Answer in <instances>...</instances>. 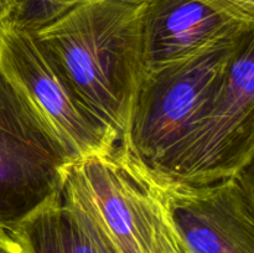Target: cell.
Returning a JSON list of instances; mask_svg holds the SVG:
<instances>
[{
  "instance_id": "cell-1",
  "label": "cell",
  "mask_w": 254,
  "mask_h": 253,
  "mask_svg": "<svg viewBox=\"0 0 254 253\" xmlns=\"http://www.w3.org/2000/svg\"><path fill=\"white\" fill-rule=\"evenodd\" d=\"M144 2L87 0L32 32L79 98L116 131L119 144L143 77Z\"/></svg>"
},
{
  "instance_id": "cell-12",
  "label": "cell",
  "mask_w": 254,
  "mask_h": 253,
  "mask_svg": "<svg viewBox=\"0 0 254 253\" xmlns=\"http://www.w3.org/2000/svg\"><path fill=\"white\" fill-rule=\"evenodd\" d=\"M0 253H29L16 226L0 223Z\"/></svg>"
},
{
  "instance_id": "cell-15",
  "label": "cell",
  "mask_w": 254,
  "mask_h": 253,
  "mask_svg": "<svg viewBox=\"0 0 254 253\" xmlns=\"http://www.w3.org/2000/svg\"><path fill=\"white\" fill-rule=\"evenodd\" d=\"M0 29H1V22H0Z\"/></svg>"
},
{
  "instance_id": "cell-9",
  "label": "cell",
  "mask_w": 254,
  "mask_h": 253,
  "mask_svg": "<svg viewBox=\"0 0 254 253\" xmlns=\"http://www.w3.org/2000/svg\"><path fill=\"white\" fill-rule=\"evenodd\" d=\"M15 226L29 253H107L62 193Z\"/></svg>"
},
{
  "instance_id": "cell-2",
  "label": "cell",
  "mask_w": 254,
  "mask_h": 253,
  "mask_svg": "<svg viewBox=\"0 0 254 253\" xmlns=\"http://www.w3.org/2000/svg\"><path fill=\"white\" fill-rule=\"evenodd\" d=\"M62 198L107 253H176L174 237L150 173L118 146L76 159Z\"/></svg>"
},
{
  "instance_id": "cell-4",
  "label": "cell",
  "mask_w": 254,
  "mask_h": 253,
  "mask_svg": "<svg viewBox=\"0 0 254 253\" xmlns=\"http://www.w3.org/2000/svg\"><path fill=\"white\" fill-rule=\"evenodd\" d=\"M253 156L254 30L242 37L222 83L158 180L207 185L245 170L253 164Z\"/></svg>"
},
{
  "instance_id": "cell-6",
  "label": "cell",
  "mask_w": 254,
  "mask_h": 253,
  "mask_svg": "<svg viewBox=\"0 0 254 253\" xmlns=\"http://www.w3.org/2000/svg\"><path fill=\"white\" fill-rule=\"evenodd\" d=\"M0 71L24 92L77 159L118 148L116 131L79 98L32 32L1 22Z\"/></svg>"
},
{
  "instance_id": "cell-3",
  "label": "cell",
  "mask_w": 254,
  "mask_h": 253,
  "mask_svg": "<svg viewBox=\"0 0 254 253\" xmlns=\"http://www.w3.org/2000/svg\"><path fill=\"white\" fill-rule=\"evenodd\" d=\"M246 34L143 74L119 146L154 178H164L188 130L222 83Z\"/></svg>"
},
{
  "instance_id": "cell-7",
  "label": "cell",
  "mask_w": 254,
  "mask_h": 253,
  "mask_svg": "<svg viewBox=\"0 0 254 253\" xmlns=\"http://www.w3.org/2000/svg\"><path fill=\"white\" fill-rule=\"evenodd\" d=\"M154 180L183 253H254L253 164L207 185Z\"/></svg>"
},
{
  "instance_id": "cell-14",
  "label": "cell",
  "mask_w": 254,
  "mask_h": 253,
  "mask_svg": "<svg viewBox=\"0 0 254 253\" xmlns=\"http://www.w3.org/2000/svg\"><path fill=\"white\" fill-rule=\"evenodd\" d=\"M176 253H183V251H181V250H179L178 252H176Z\"/></svg>"
},
{
  "instance_id": "cell-10",
  "label": "cell",
  "mask_w": 254,
  "mask_h": 253,
  "mask_svg": "<svg viewBox=\"0 0 254 253\" xmlns=\"http://www.w3.org/2000/svg\"><path fill=\"white\" fill-rule=\"evenodd\" d=\"M86 1L87 0H16L11 15L4 22L16 29L37 32Z\"/></svg>"
},
{
  "instance_id": "cell-13",
  "label": "cell",
  "mask_w": 254,
  "mask_h": 253,
  "mask_svg": "<svg viewBox=\"0 0 254 253\" xmlns=\"http://www.w3.org/2000/svg\"><path fill=\"white\" fill-rule=\"evenodd\" d=\"M16 0H0V22H4L11 15Z\"/></svg>"
},
{
  "instance_id": "cell-11",
  "label": "cell",
  "mask_w": 254,
  "mask_h": 253,
  "mask_svg": "<svg viewBox=\"0 0 254 253\" xmlns=\"http://www.w3.org/2000/svg\"><path fill=\"white\" fill-rule=\"evenodd\" d=\"M203 1L237 19L254 24V0H203Z\"/></svg>"
},
{
  "instance_id": "cell-8",
  "label": "cell",
  "mask_w": 254,
  "mask_h": 253,
  "mask_svg": "<svg viewBox=\"0 0 254 253\" xmlns=\"http://www.w3.org/2000/svg\"><path fill=\"white\" fill-rule=\"evenodd\" d=\"M254 30L203 0H145L141 15L143 74L189 59Z\"/></svg>"
},
{
  "instance_id": "cell-5",
  "label": "cell",
  "mask_w": 254,
  "mask_h": 253,
  "mask_svg": "<svg viewBox=\"0 0 254 253\" xmlns=\"http://www.w3.org/2000/svg\"><path fill=\"white\" fill-rule=\"evenodd\" d=\"M76 159L0 71V223L17 225L59 198Z\"/></svg>"
}]
</instances>
